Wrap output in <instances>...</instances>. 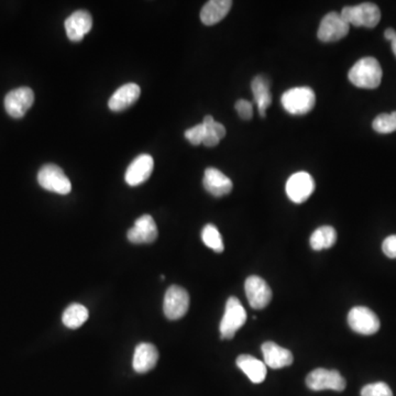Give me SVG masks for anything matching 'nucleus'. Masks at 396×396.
Listing matches in <instances>:
<instances>
[{
  "mask_svg": "<svg viewBox=\"0 0 396 396\" xmlns=\"http://www.w3.org/2000/svg\"><path fill=\"white\" fill-rule=\"evenodd\" d=\"M159 351L152 343H142L137 345L133 355V369L137 373H147L157 365Z\"/></svg>",
  "mask_w": 396,
  "mask_h": 396,
  "instance_id": "a211bd4d",
  "label": "nucleus"
},
{
  "mask_svg": "<svg viewBox=\"0 0 396 396\" xmlns=\"http://www.w3.org/2000/svg\"><path fill=\"white\" fill-rule=\"evenodd\" d=\"M244 290H246V298L249 301L252 308H264L272 300V291L270 286L260 276H252L246 278Z\"/></svg>",
  "mask_w": 396,
  "mask_h": 396,
  "instance_id": "f8f14e48",
  "label": "nucleus"
},
{
  "mask_svg": "<svg viewBox=\"0 0 396 396\" xmlns=\"http://www.w3.org/2000/svg\"><path fill=\"white\" fill-rule=\"evenodd\" d=\"M88 309L82 304H72L66 309L62 321L68 328L78 329L88 321Z\"/></svg>",
  "mask_w": 396,
  "mask_h": 396,
  "instance_id": "393cba45",
  "label": "nucleus"
},
{
  "mask_svg": "<svg viewBox=\"0 0 396 396\" xmlns=\"http://www.w3.org/2000/svg\"><path fill=\"white\" fill-rule=\"evenodd\" d=\"M234 108L237 110L238 115L241 117L244 120H250L254 116V106L251 103L244 99H240L234 105Z\"/></svg>",
  "mask_w": 396,
  "mask_h": 396,
  "instance_id": "c756f323",
  "label": "nucleus"
},
{
  "mask_svg": "<svg viewBox=\"0 0 396 396\" xmlns=\"http://www.w3.org/2000/svg\"><path fill=\"white\" fill-rule=\"evenodd\" d=\"M385 39L389 40L392 44L394 56L396 58V31L394 29H387L385 32Z\"/></svg>",
  "mask_w": 396,
  "mask_h": 396,
  "instance_id": "2f4dec72",
  "label": "nucleus"
},
{
  "mask_svg": "<svg viewBox=\"0 0 396 396\" xmlns=\"http://www.w3.org/2000/svg\"><path fill=\"white\" fill-rule=\"evenodd\" d=\"M361 396H393V392L385 382H377L365 385L361 390Z\"/></svg>",
  "mask_w": 396,
  "mask_h": 396,
  "instance_id": "cd10ccee",
  "label": "nucleus"
},
{
  "mask_svg": "<svg viewBox=\"0 0 396 396\" xmlns=\"http://www.w3.org/2000/svg\"><path fill=\"white\" fill-rule=\"evenodd\" d=\"M314 189V179L306 172L294 173L286 183V194L293 203H304L311 197Z\"/></svg>",
  "mask_w": 396,
  "mask_h": 396,
  "instance_id": "9b49d317",
  "label": "nucleus"
},
{
  "mask_svg": "<svg viewBox=\"0 0 396 396\" xmlns=\"http://www.w3.org/2000/svg\"><path fill=\"white\" fill-rule=\"evenodd\" d=\"M341 17L355 27L375 28L381 20V11L375 4L365 3L347 6L341 11Z\"/></svg>",
  "mask_w": 396,
  "mask_h": 396,
  "instance_id": "20e7f679",
  "label": "nucleus"
},
{
  "mask_svg": "<svg viewBox=\"0 0 396 396\" xmlns=\"http://www.w3.org/2000/svg\"><path fill=\"white\" fill-rule=\"evenodd\" d=\"M348 324L355 333L361 335H373L380 329V319L371 309L365 306L353 307L348 314Z\"/></svg>",
  "mask_w": 396,
  "mask_h": 396,
  "instance_id": "1a4fd4ad",
  "label": "nucleus"
},
{
  "mask_svg": "<svg viewBox=\"0 0 396 396\" xmlns=\"http://www.w3.org/2000/svg\"><path fill=\"white\" fill-rule=\"evenodd\" d=\"M140 94L141 88L139 85L135 83L125 84L119 88L109 99V109L113 111L126 110L138 100Z\"/></svg>",
  "mask_w": 396,
  "mask_h": 396,
  "instance_id": "f3484780",
  "label": "nucleus"
},
{
  "mask_svg": "<svg viewBox=\"0 0 396 396\" xmlns=\"http://www.w3.org/2000/svg\"><path fill=\"white\" fill-rule=\"evenodd\" d=\"M246 321V312L237 297H229L226 303L225 313L220 323V335L222 339H232L244 326Z\"/></svg>",
  "mask_w": 396,
  "mask_h": 396,
  "instance_id": "7ed1b4c3",
  "label": "nucleus"
},
{
  "mask_svg": "<svg viewBox=\"0 0 396 396\" xmlns=\"http://www.w3.org/2000/svg\"><path fill=\"white\" fill-rule=\"evenodd\" d=\"M203 125L205 127V137H204L203 145L206 147H216L222 139L225 138V126L214 120L213 117L206 116L204 118Z\"/></svg>",
  "mask_w": 396,
  "mask_h": 396,
  "instance_id": "b1692460",
  "label": "nucleus"
},
{
  "mask_svg": "<svg viewBox=\"0 0 396 396\" xmlns=\"http://www.w3.org/2000/svg\"><path fill=\"white\" fill-rule=\"evenodd\" d=\"M251 90L254 93V100L258 106L259 114L266 117V111L272 103L270 92V83L264 76L259 75L254 78L251 83Z\"/></svg>",
  "mask_w": 396,
  "mask_h": 396,
  "instance_id": "4be33fe9",
  "label": "nucleus"
},
{
  "mask_svg": "<svg viewBox=\"0 0 396 396\" xmlns=\"http://www.w3.org/2000/svg\"><path fill=\"white\" fill-rule=\"evenodd\" d=\"M306 385L313 391L333 390V391L343 392L345 389V380L337 370L319 368L307 375Z\"/></svg>",
  "mask_w": 396,
  "mask_h": 396,
  "instance_id": "423d86ee",
  "label": "nucleus"
},
{
  "mask_svg": "<svg viewBox=\"0 0 396 396\" xmlns=\"http://www.w3.org/2000/svg\"><path fill=\"white\" fill-rule=\"evenodd\" d=\"M337 241V232L331 226H321L313 232L309 244L315 251L329 249Z\"/></svg>",
  "mask_w": 396,
  "mask_h": 396,
  "instance_id": "5701e85b",
  "label": "nucleus"
},
{
  "mask_svg": "<svg viewBox=\"0 0 396 396\" xmlns=\"http://www.w3.org/2000/svg\"><path fill=\"white\" fill-rule=\"evenodd\" d=\"M372 127L377 132L383 135L394 132L396 131V111L392 114L380 115L373 120Z\"/></svg>",
  "mask_w": 396,
  "mask_h": 396,
  "instance_id": "bb28decb",
  "label": "nucleus"
},
{
  "mask_svg": "<svg viewBox=\"0 0 396 396\" xmlns=\"http://www.w3.org/2000/svg\"><path fill=\"white\" fill-rule=\"evenodd\" d=\"M262 353H264V363L266 367L272 369H282L292 365L294 358L292 353L288 349L283 348L272 341H266L262 345Z\"/></svg>",
  "mask_w": 396,
  "mask_h": 396,
  "instance_id": "6ab92c4d",
  "label": "nucleus"
},
{
  "mask_svg": "<svg viewBox=\"0 0 396 396\" xmlns=\"http://www.w3.org/2000/svg\"><path fill=\"white\" fill-rule=\"evenodd\" d=\"M66 36L73 42L82 41L93 27V18L90 12L78 10L66 20Z\"/></svg>",
  "mask_w": 396,
  "mask_h": 396,
  "instance_id": "2eb2a0df",
  "label": "nucleus"
},
{
  "mask_svg": "<svg viewBox=\"0 0 396 396\" xmlns=\"http://www.w3.org/2000/svg\"><path fill=\"white\" fill-rule=\"evenodd\" d=\"M155 161L149 155H140L135 157L129 165L125 175L127 184L130 187H138L145 183L152 174Z\"/></svg>",
  "mask_w": 396,
  "mask_h": 396,
  "instance_id": "ddd939ff",
  "label": "nucleus"
},
{
  "mask_svg": "<svg viewBox=\"0 0 396 396\" xmlns=\"http://www.w3.org/2000/svg\"><path fill=\"white\" fill-rule=\"evenodd\" d=\"M202 239L208 248L217 252V254H220L225 249L219 230L212 224H208L204 227L203 231H202Z\"/></svg>",
  "mask_w": 396,
  "mask_h": 396,
  "instance_id": "a878e982",
  "label": "nucleus"
},
{
  "mask_svg": "<svg viewBox=\"0 0 396 396\" xmlns=\"http://www.w3.org/2000/svg\"><path fill=\"white\" fill-rule=\"evenodd\" d=\"M34 103V93L29 88H19L8 93L5 97V108L12 118H22Z\"/></svg>",
  "mask_w": 396,
  "mask_h": 396,
  "instance_id": "9d476101",
  "label": "nucleus"
},
{
  "mask_svg": "<svg viewBox=\"0 0 396 396\" xmlns=\"http://www.w3.org/2000/svg\"><path fill=\"white\" fill-rule=\"evenodd\" d=\"M237 365L249 377L252 383H262L266 377V365L256 358L249 355H241L237 358Z\"/></svg>",
  "mask_w": 396,
  "mask_h": 396,
  "instance_id": "412c9836",
  "label": "nucleus"
},
{
  "mask_svg": "<svg viewBox=\"0 0 396 396\" xmlns=\"http://www.w3.org/2000/svg\"><path fill=\"white\" fill-rule=\"evenodd\" d=\"M382 250L385 256L391 259H396V234L390 236L382 244Z\"/></svg>",
  "mask_w": 396,
  "mask_h": 396,
  "instance_id": "7c9ffc66",
  "label": "nucleus"
},
{
  "mask_svg": "<svg viewBox=\"0 0 396 396\" xmlns=\"http://www.w3.org/2000/svg\"><path fill=\"white\" fill-rule=\"evenodd\" d=\"M189 307V295L185 288L172 286L165 293L163 311L170 321H177L187 315Z\"/></svg>",
  "mask_w": 396,
  "mask_h": 396,
  "instance_id": "6e6552de",
  "label": "nucleus"
},
{
  "mask_svg": "<svg viewBox=\"0 0 396 396\" xmlns=\"http://www.w3.org/2000/svg\"><path fill=\"white\" fill-rule=\"evenodd\" d=\"M157 224L150 215H143L135 220V226L129 229L128 240L132 244H152L157 240Z\"/></svg>",
  "mask_w": 396,
  "mask_h": 396,
  "instance_id": "4468645a",
  "label": "nucleus"
},
{
  "mask_svg": "<svg viewBox=\"0 0 396 396\" xmlns=\"http://www.w3.org/2000/svg\"><path fill=\"white\" fill-rule=\"evenodd\" d=\"M382 72L379 61L375 58H363L358 61L357 63L349 71V80L355 86L367 90H375L381 84Z\"/></svg>",
  "mask_w": 396,
  "mask_h": 396,
  "instance_id": "f257e3e1",
  "label": "nucleus"
},
{
  "mask_svg": "<svg viewBox=\"0 0 396 396\" xmlns=\"http://www.w3.org/2000/svg\"><path fill=\"white\" fill-rule=\"evenodd\" d=\"M38 182L42 189L66 195L72 191V184L63 170L56 165H46L38 173Z\"/></svg>",
  "mask_w": 396,
  "mask_h": 396,
  "instance_id": "39448f33",
  "label": "nucleus"
},
{
  "mask_svg": "<svg viewBox=\"0 0 396 396\" xmlns=\"http://www.w3.org/2000/svg\"><path fill=\"white\" fill-rule=\"evenodd\" d=\"M350 24L338 12H329L319 24L318 39L323 42H336L349 33Z\"/></svg>",
  "mask_w": 396,
  "mask_h": 396,
  "instance_id": "0eeeda50",
  "label": "nucleus"
},
{
  "mask_svg": "<svg viewBox=\"0 0 396 396\" xmlns=\"http://www.w3.org/2000/svg\"><path fill=\"white\" fill-rule=\"evenodd\" d=\"M281 103L291 115H306L314 108L316 96L312 88H294L283 94Z\"/></svg>",
  "mask_w": 396,
  "mask_h": 396,
  "instance_id": "f03ea898",
  "label": "nucleus"
},
{
  "mask_svg": "<svg viewBox=\"0 0 396 396\" xmlns=\"http://www.w3.org/2000/svg\"><path fill=\"white\" fill-rule=\"evenodd\" d=\"M204 137H205V127H204L203 123L185 131V138L193 145H202L204 141Z\"/></svg>",
  "mask_w": 396,
  "mask_h": 396,
  "instance_id": "c85d7f7f",
  "label": "nucleus"
},
{
  "mask_svg": "<svg viewBox=\"0 0 396 396\" xmlns=\"http://www.w3.org/2000/svg\"><path fill=\"white\" fill-rule=\"evenodd\" d=\"M231 6V0H210L202 9V22L205 26L218 24L229 14Z\"/></svg>",
  "mask_w": 396,
  "mask_h": 396,
  "instance_id": "aec40b11",
  "label": "nucleus"
},
{
  "mask_svg": "<svg viewBox=\"0 0 396 396\" xmlns=\"http://www.w3.org/2000/svg\"><path fill=\"white\" fill-rule=\"evenodd\" d=\"M204 187L208 193L222 197L228 195L232 191V182L229 177H226L219 170L208 167L205 171L203 179Z\"/></svg>",
  "mask_w": 396,
  "mask_h": 396,
  "instance_id": "dca6fc26",
  "label": "nucleus"
}]
</instances>
